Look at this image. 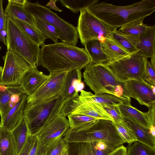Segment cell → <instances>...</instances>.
Listing matches in <instances>:
<instances>
[{"instance_id": "cell-42", "label": "cell", "mask_w": 155, "mask_h": 155, "mask_svg": "<svg viewBox=\"0 0 155 155\" xmlns=\"http://www.w3.org/2000/svg\"><path fill=\"white\" fill-rule=\"evenodd\" d=\"M35 136L29 135L24 146L18 155H28L33 145Z\"/></svg>"}, {"instance_id": "cell-48", "label": "cell", "mask_w": 155, "mask_h": 155, "mask_svg": "<svg viewBox=\"0 0 155 155\" xmlns=\"http://www.w3.org/2000/svg\"><path fill=\"white\" fill-rule=\"evenodd\" d=\"M61 155H69L68 143L66 142L65 147L62 151Z\"/></svg>"}, {"instance_id": "cell-43", "label": "cell", "mask_w": 155, "mask_h": 155, "mask_svg": "<svg viewBox=\"0 0 155 155\" xmlns=\"http://www.w3.org/2000/svg\"><path fill=\"white\" fill-rule=\"evenodd\" d=\"M143 113L147 119L148 127L155 126V103L149 108V110L147 112H143Z\"/></svg>"}, {"instance_id": "cell-37", "label": "cell", "mask_w": 155, "mask_h": 155, "mask_svg": "<svg viewBox=\"0 0 155 155\" xmlns=\"http://www.w3.org/2000/svg\"><path fill=\"white\" fill-rule=\"evenodd\" d=\"M66 142L62 137L43 148L42 155H61Z\"/></svg>"}, {"instance_id": "cell-14", "label": "cell", "mask_w": 155, "mask_h": 155, "mask_svg": "<svg viewBox=\"0 0 155 155\" xmlns=\"http://www.w3.org/2000/svg\"><path fill=\"white\" fill-rule=\"evenodd\" d=\"M124 35L141 52L145 58L155 55V25H149L146 31L139 35Z\"/></svg>"}, {"instance_id": "cell-51", "label": "cell", "mask_w": 155, "mask_h": 155, "mask_svg": "<svg viewBox=\"0 0 155 155\" xmlns=\"http://www.w3.org/2000/svg\"><path fill=\"white\" fill-rule=\"evenodd\" d=\"M3 67L0 66V76L2 74V70H3Z\"/></svg>"}, {"instance_id": "cell-44", "label": "cell", "mask_w": 155, "mask_h": 155, "mask_svg": "<svg viewBox=\"0 0 155 155\" xmlns=\"http://www.w3.org/2000/svg\"><path fill=\"white\" fill-rule=\"evenodd\" d=\"M43 148L35 136V139L33 147L28 155H42Z\"/></svg>"}, {"instance_id": "cell-35", "label": "cell", "mask_w": 155, "mask_h": 155, "mask_svg": "<svg viewBox=\"0 0 155 155\" xmlns=\"http://www.w3.org/2000/svg\"><path fill=\"white\" fill-rule=\"evenodd\" d=\"M111 38L116 44L129 54L138 51L125 36L117 29L112 32Z\"/></svg>"}, {"instance_id": "cell-18", "label": "cell", "mask_w": 155, "mask_h": 155, "mask_svg": "<svg viewBox=\"0 0 155 155\" xmlns=\"http://www.w3.org/2000/svg\"><path fill=\"white\" fill-rule=\"evenodd\" d=\"M82 77L80 69L68 72L63 93L67 100L79 97L78 92L83 90L84 84L82 81Z\"/></svg>"}, {"instance_id": "cell-27", "label": "cell", "mask_w": 155, "mask_h": 155, "mask_svg": "<svg viewBox=\"0 0 155 155\" xmlns=\"http://www.w3.org/2000/svg\"><path fill=\"white\" fill-rule=\"evenodd\" d=\"M102 52L107 56L109 61L126 56L129 54L116 44L110 37L106 38L101 43Z\"/></svg>"}, {"instance_id": "cell-29", "label": "cell", "mask_w": 155, "mask_h": 155, "mask_svg": "<svg viewBox=\"0 0 155 155\" xmlns=\"http://www.w3.org/2000/svg\"><path fill=\"white\" fill-rule=\"evenodd\" d=\"M11 18L16 24L34 42L40 46H42L45 45L44 42L46 39L48 38L36 28L21 21Z\"/></svg>"}, {"instance_id": "cell-52", "label": "cell", "mask_w": 155, "mask_h": 155, "mask_svg": "<svg viewBox=\"0 0 155 155\" xmlns=\"http://www.w3.org/2000/svg\"><path fill=\"white\" fill-rule=\"evenodd\" d=\"M1 127V122H0V127Z\"/></svg>"}, {"instance_id": "cell-34", "label": "cell", "mask_w": 155, "mask_h": 155, "mask_svg": "<svg viewBox=\"0 0 155 155\" xmlns=\"http://www.w3.org/2000/svg\"><path fill=\"white\" fill-rule=\"evenodd\" d=\"M69 155H94L91 143H68Z\"/></svg>"}, {"instance_id": "cell-38", "label": "cell", "mask_w": 155, "mask_h": 155, "mask_svg": "<svg viewBox=\"0 0 155 155\" xmlns=\"http://www.w3.org/2000/svg\"><path fill=\"white\" fill-rule=\"evenodd\" d=\"M155 67L147 58L145 60L144 78L146 83L151 85L155 86Z\"/></svg>"}, {"instance_id": "cell-8", "label": "cell", "mask_w": 155, "mask_h": 155, "mask_svg": "<svg viewBox=\"0 0 155 155\" xmlns=\"http://www.w3.org/2000/svg\"><path fill=\"white\" fill-rule=\"evenodd\" d=\"M146 59L138 50L104 63L120 82L135 80L146 83L144 74Z\"/></svg>"}, {"instance_id": "cell-6", "label": "cell", "mask_w": 155, "mask_h": 155, "mask_svg": "<svg viewBox=\"0 0 155 155\" xmlns=\"http://www.w3.org/2000/svg\"><path fill=\"white\" fill-rule=\"evenodd\" d=\"M6 16L7 51L16 53L32 68H37L39 63L40 46L32 40L10 17Z\"/></svg>"}, {"instance_id": "cell-16", "label": "cell", "mask_w": 155, "mask_h": 155, "mask_svg": "<svg viewBox=\"0 0 155 155\" xmlns=\"http://www.w3.org/2000/svg\"><path fill=\"white\" fill-rule=\"evenodd\" d=\"M73 101L74 109L71 113L83 115L99 119L108 120L113 122V119L100 104L82 101L79 96L73 98Z\"/></svg>"}, {"instance_id": "cell-36", "label": "cell", "mask_w": 155, "mask_h": 155, "mask_svg": "<svg viewBox=\"0 0 155 155\" xmlns=\"http://www.w3.org/2000/svg\"><path fill=\"white\" fill-rule=\"evenodd\" d=\"M113 124L118 134L125 143H129L138 141L133 132L122 122L118 123L113 122Z\"/></svg>"}, {"instance_id": "cell-13", "label": "cell", "mask_w": 155, "mask_h": 155, "mask_svg": "<svg viewBox=\"0 0 155 155\" xmlns=\"http://www.w3.org/2000/svg\"><path fill=\"white\" fill-rule=\"evenodd\" d=\"M124 84V92L127 97L135 99L140 104L148 108L155 103V94L152 91L153 85L135 80L128 81Z\"/></svg>"}, {"instance_id": "cell-45", "label": "cell", "mask_w": 155, "mask_h": 155, "mask_svg": "<svg viewBox=\"0 0 155 155\" xmlns=\"http://www.w3.org/2000/svg\"><path fill=\"white\" fill-rule=\"evenodd\" d=\"M108 155H127V148L122 145L116 147Z\"/></svg>"}, {"instance_id": "cell-31", "label": "cell", "mask_w": 155, "mask_h": 155, "mask_svg": "<svg viewBox=\"0 0 155 155\" xmlns=\"http://www.w3.org/2000/svg\"><path fill=\"white\" fill-rule=\"evenodd\" d=\"M144 19L135 21L120 27L118 31L124 35H139L145 32L149 26L143 23Z\"/></svg>"}, {"instance_id": "cell-1", "label": "cell", "mask_w": 155, "mask_h": 155, "mask_svg": "<svg viewBox=\"0 0 155 155\" xmlns=\"http://www.w3.org/2000/svg\"><path fill=\"white\" fill-rule=\"evenodd\" d=\"M91 62L85 48L62 42L42 46L39 64L51 73L81 70Z\"/></svg>"}, {"instance_id": "cell-17", "label": "cell", "mask_w": 155, "mask_h": 155, "mask_svg": "<svg viewBox=\"0 0 155 155\" xmlns=\"http://www.w3.org/2000/svg\"><path fill=\"white\" fill-rule=\"evenodd\" d=\"M49 75L44 74L37 68H31L22 78L19 84L28 96L35 93L44 83Z\"/></svg>"}, {"instance_id": "cell-5", "label": "cell", "mask_w": 155, "mask_h": 155, "mask_svg": "<svg viewBox=\"0 0 155 155\" xmlns=\"http://www.w3.org/2000/svg\"><path fill=\"white\" fill-rule=\"evenodd\" d=\"M113 123L109 120L100 119L93 126L86 130L75 131L69 128L63 138L68 143L102 142L116 148L125 143Z\"/></svg>"}, {"instance_id": "cell-3", "label": "cell", "mask_w": 155, "mask_h": 155, "mask_svg": "<svg viewBox=\"0 0 155 155\" xmlns=\"http://www.w3.org/2000/svg\"><path fill=\"white\" fill-rule=\"evenodd\" d=\"M67 100L59 95L41 101L27 103L23 116L30 135L35 136L61 113Z\"/></svg>"}, {"instance_id": "cell-4", "label": "cell", "mask_w": 155, "mask_h": 155, "mask_svg": "<svg viewBox=\"0 0 155 155\" xmlns=\"http://www.w3.org/2000/svg\"><path fill=\"white\" fill-rule=\"evenodd\" d=\"M83 72L84 81L95 94L108 93L130 99L124 93V82L120 81L104 63L90 62Z\"/></svg>"}, {"instance_id": "cell-25", "label": "cell", "mask_w": 155, "mask_h": 155, "mask_svg": "<svg viewBox=\"0 0 155 155\" xmlns=\"http://www.w3.org/2000/svg\"><path fill=\"white\" fill-rule=\"evenodd\" d=\"M119 107L122 117L133 120L148 128V122L143 112L133 107L130 103L121 104L119 105Z\"/></svg>"}, {"instance_id": "cell-21", "label": "cell", "mask_w": 155, "mask_h": 155, "mask_svg": "<svg viewBox=\"0 0 155 155\" xmlns=\"http://www.w3.org/2000/svg\"><path fill=\"white\" fill-rule=\"evenodd\" d=\"M122 120L123 123L133 132L138 141L155 149V138L150 134L148 128L133 120L123 117Z\"/></svg>"}, {"instance_id": "cell-40", "label": "cell", "mask_w": 155, "mask_h": 155, "mask_svg": "<svg viewBox=\"0 0 155 155\" xmlns=\"http://www.w3.org/2000/svg\"><path fill=\"white\" fill-rule=\"evenodd\" d=\"M103 107L113 120V122L120 123L122 122V117L119 105H101Z\"/></svg>"}, {"instance_id": "cell-24", "label": "cell", "mask_w": 155, "mask_h": 155, "mask_svg": "<svg viewBox=\"0 0 155 155\" xmlns=\"http://www.w3.org/2000/svg\"><path fill=\"white\" fill-rule=\"evenodd\" d=\"M11 132L18 155L25 144L29 135L27 123L23 115Z\"/></svg>"}, {"instance_id": "cell-11", "label": "cell", "mask_w": 155, "mask_h": 155, "mask_svg": "<svg viewBox=\"0 0 155 155\" xmlns=\"http://www.w3.org/2000/svg\"><path fill=\"white\" fill-rule=\"evenodd\" d=\"M69 71L50 73L49 77L33 94L27 97V102H32L63 95Z\"/></svg>"}, {"instance_id": "cell-46", "label": "cell", "mask_w": 155, "mask_h": 155, "mask_svg": "<svg viewBox=\"0 0 155 155\" xmlns=\"http://www.w3.org/2000/svg\"><path fill=\"white\" fill-rule=\"evenodd\" d=\"M57 1L56 0H50L45 6H49L51 8L61 12L62 10L59 8L56 5L55 2Z\"/></svg>"}, {"instance_id": "cell-23", "label": "cell", "mask_w": 155, "mask_h": 155, "mask_svg": "<svg viewBox=\"0 0 155 155\" xmlns=\"http://www.w3.org/2000/svg\"><path fill=\"white\" fill-rule=\"evenodd\" d=\"M67 116L69 128L75 131L87 129L93 126L100 120L86 115L73 113Z\"/></svg>"}, {"instance_id": "cell-39", "label": "cell", "mask_w": 155, "mask_h": 155, "mask_svg": "<svg viewBox=\"0 0 155 155\" xmlns=\"http://www.w3.org/2000/svg\"><path fill=\"white\" fill-rule=\"evenodd\" d=\"M91 143L94 155H108L115 148L102 142Z\"/></svg>"}, {"instance_id": "cell-50", "label": "cell", "mask_w": 155, "mask_h": 155, "mask_svg": "<svg viewBox=\"0 0 155 155\" xmlns=\"http://www.w3.org/2000/svg\"><path fill=\"white\" fill-rule=\"evenodd\" d=\"M150 62L153 66L155 67V55L151 58Z\"/></svg>"}, {"instance_id": "cell-41", "label": "cell", "mask_w": 155, "mask_h": 155, "mask_svg": "<svg viewBox=\"0 0 155 155\" xmlns=\"http://www.w3.org/2000/svg\"><path fill=\"white\" fill-rule=\"evenodd\" d=\"M3 0H0V41L6 45V19L3 7Z\"/></svg>"}, {"instance_id": "cell-15", "label": "cell", "mask_w": 155, "mask_h": 155, "mask_svg": "<svg viewBox=\"0 0 155 155\" xmlns=\"http://www.w3.org/2000/svg\"><path fill=\"white\" fill-rule=\"evenodd\" d=\"M25 94L20 85L5 86L0 84L1 121Z\"/></svg>"}, {"instance_id": "cell-47", "label": "cell", "mask_w": 155, "mask_h": 155, "mask_svg": "<svg viewBox=\"0 0 155 155\" xmlns=\"http://www.w3.org/2000/svg\"><path fill=\"white\" fill-rule=\"evenodd\" d=\"M25 0H8V2L23 6L25 2Z\"/></svg>"}, {"instance_id": "cell-32", "label": "cell", "mask_w": 155, "mask_h": 155, "mask_svg": "<svg viewBox=\"0 0 155 155\" xmlns=\"http://www.w3.org/2000/svg\"><path fill=\"white\" fill-rule=\"evenodd\" d=\"M62 6L68 8L74 13L94 5L99 1L97 0H60Z\"/></svg>"}, {"instance_id": "cell-49", "label": "cell", "mask_w": 155, "mask_h": 155, "mask_svg": "<svg viewBox=\"0 0 155 155\" xmlns=\"http://www.w3.org/2000/svg\"><path fill=\"white\" fill-rule=\"evenodd\" d=\"M149 133L151 136L155 138V126H152L148 127Z\"/></svg>"}, {"instance_id": "cell-19", "label": "cell", "mask_w": 155, "mask_h": 155, "mask_svg": "<svg viewBox=\"0 0 155 155\" xmlns=\"http://www.w3.org/2000/svg\"><path fill=\"white\" fill-rule=\"evenodd\" d=\"M79 96L82 101L97 103L101 105H119L123 103H130V99L117 97L108 93L93 94L90 92L82 90Z\"/></svg>"}, {"instance_id": "cell-9", "label": "cell", "mask_w": 155, "mask_h": 155, "mask_svg": "<svg viewBox=\"0 0 155 155\" xmlns=\"http://www.w3.org/2000/svg\"><path fill=\"white\" fill-rule=\"evenodd\" d=\"M80 12L77 28L81 43L84 45L93 39L103 42L106 38L110 37L112 32L117 28L101 20L87 8Z\"/></svg>"}, {"instance_id": "cell-7", "label": "cell", "mask_w": 155, "mask_h": 155, "mask_svg": "<svg viewBox=\"0 0 155 155\" xmlns=\"http://www.w3.org/2000/svg\"><path fill=\"white\" fill-rule=\"evenodd\" d=\"M23 7L33 17L40 19L54 26L58 31L63 42L74 45L79 38L77 27L60 18L50 9L40 4L25 0Z\"/></svg>"}, {"instance_id": "cell-12", "label": "cell", "mask_w": 155, "mask_h": 155, "mask_svg": "<svg viewBox=\"0 0 155 155\" xmlns=\"http://www.w3.org/2000/svg\"><path fill=\"white\" fill-rule=\"evenodd\" d=\"M66 117L60 114L35 136L43 148L63 137L69 128L68 122Z\"/></svg>"}, {"instance_id": "cell-28", "label": "cell", "mask_w": 155, "mask_h": 155, "mask_svg": "<svg viewBox=\"0 0 155 155\" xmlns=\"http://www.w3.org/2000/svg\"><path fill=\"white\" fill-rule=\"evenodd\" d=\"M0 155H17L11 132L0 127Z\"/></svg>"}, {"instance_id": "cell-33", "label": "cell", "mask_w": 155, "mask_h": 155, "mask_svg": "<svg viewBox=\"0 0 155 155\" xmlns=\"http://www.w3.org/2000/svg\"><path fill=\"white\" fill-rule=\"evenodd\" d=\"M126 148L127 155H155V149L138 141L128 143Z\"/></svg>"}, {"instance_id": "cell-22", "label": "cell", "mask_w": 155, "mask_h": 155, "mask_svg": "<svg viewBox=\"0 0 155 155\" xmlns=\"http://www.w3.org/2000/svg\"><path fill=\"white\" fill-rule=\"evenodd\" d=\"M4 13L6 16L21 21L35 28L33 17L22 6L8 2Z\"/></svg>"}, {"instance_id": "cell-20", "label": "cell", "mask_w": 155, "mask_h": 155, "mask_svg": "<svg viewBox=\"0 0 155 155\" xmlns=\"http://www.w3.org/2000/svg\"><path fill=\"white\" fill-rule=\"evenodd\" d=\"M27 97L25 94L23 95L18 102L9 111L1 121L2 127L10 132L13 129L23 115Z\"/></svg>"}, {"instance_id": "cell-26", "label": "cell", "mask_w": 155, "mask_h": 155, "mask_svg": "<svg viewBox=\"0 0 155 155\" xmlns=\"http://www.w3.org/2000/svg\"><path fill=\"white\" fill-rule=\"evenodd\" d=\"M85 49L91 59V62L96 64L105 63L109 61L107 56L102 52L101 42L97 39L89 41L85 43Z\"/></svg>"}, {"instance_id": "cell-10", "label": "cell", "mask_w": 155, "mask_h": 155, "mask_svg": "<svg viewBox=\"0 0 155 155\" xmlns=\"http://www.w3.org/2000/svg\"><path fill=\"white\" fill-rule=\"evenodd\" d=\"M2 59L4 66L0 76V84L19 85L23 76L32 67L22 57L12 51H7Z\"/></svg>"}, {"instance_id": "cell-30", "label": "cell", "mask_w": 155, "mask_h": 155, "mask_svg": "<svg viewBox=\"0 0 155 155\" xmlns=\"http://www.w3.org/2000/svg\"><path fill=\"white\" fill-rule=\"evenodd\" d=\"M33 17L35 28L54 43L57 42L58 39H60V36L57 29L50 24L40 19Z\"/></svg>"}, {"instance_id": "cell-2", "label": "cell", "mask_w": 155, "mask_h": 155, "mask_svg": "<svg viewBox=\"0 0 155 155\" xmlns=\"http://www.w3.org/2000/svg\"><path fill=\"white\" fill-rule=\"evenodd\" d=\"M87 8L106 24L118 28L151 15L155 11V0H143L123 6L102 2Z\"/></svg>"}]
</instances>
